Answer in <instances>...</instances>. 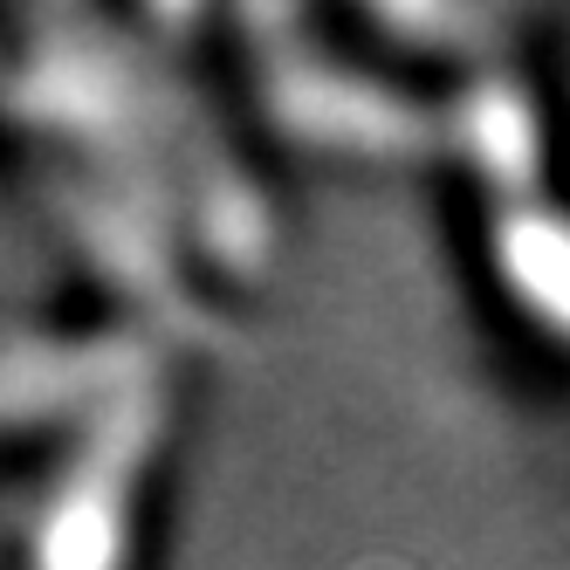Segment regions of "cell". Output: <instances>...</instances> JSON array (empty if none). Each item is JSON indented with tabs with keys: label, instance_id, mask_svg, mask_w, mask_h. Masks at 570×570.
I'll return each mask as SVG.
<instances>
[{
	"label": "cell",
	"instance_id": "7a4b0ae2",
	"mask_svg": "<svg viewBox=\"0 0 570 570\" xmlns=\"http://www.w3.org/2000/svg\"><path fill=\"white\" fill-rule=\"evenodd\" d=\"M255 28L275 35V49L255 56V76H262V110L282 138H296L309 151H337V158H385V166L446 151V117H433L426 104L399 97L379 76H357L351 62L282 42L289 14L275 21L262 14Z\"/></svg>",
	"mask_w": 570,
	"mask_h": 570
},
{
	"label": "cell",
	"instance_id": "6da1fadb",
	"mask_svg": "<svg viewBox=\"0 0 570 570\" xmlns=\"http://www.w3.org/2000/svg\"><path fill=\"white\" fill-rule=\"evenodd\" d=\"M151 440H158V385L83 426V440L49 468V488L21 502L28 570H125Z\"/></svg>",
	"mask_w": 570,
	"mask_h": 570
},
{
	"label": "cell",
	"instance_id": "3957f363",
	"mask_svg": "<svg viewBox=\"0 0 570 570\" xmlns=\"http://www.w3.org/2000/svg\"><path fill=\"white\" fill-rule=\"evenodd\" d=\"M440 117H446V151H454L481 186H495L502 207H529V199H537L543 125H537V104H529V90L515 83L509 69L488 62Z\"/></svg>",
	"mask_w": 570,
	"mask_h": 570
},
{
	"label": "cell",
	"instance_id": "277c9868",
	"mask_svg": "<svg viewBox=\"0 0 570 570\" xmlns=\"http://www.w3.org/2000/svg\"><path fill=\"white\" fill-rule=\"evenodd\" d=\"M495 262H502L509 296L537 316L550 337L570 344V214H543L537 199H529V207H502Z\"/></svg>",
	"mask_w": 570,
	"mask_h": 570
}]
</instances>
